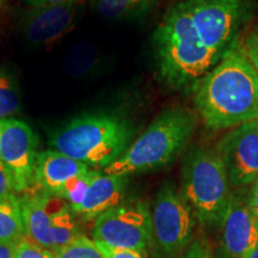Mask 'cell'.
Wrapping results in <instances>:
<instances>
[{"instance_id":"1","label":"cell","mask_w":258,"mask_h":258,"mask_svg":"<svg viewBox=\"0 0 258 258\" xmlns=\"http://www.w3.org/2000/svg\"><path fill=\"white\" fill-rule=\"evenodd\" d=\"M194 103L209 129L258 120V74L243 44L232 46L195 86Z\"/></svg>"},{"instance_id":"2","label":"cell","mask_w":258,"mask_h":258,"mask_svg":"<svg viewBox=\"0 0 258 258\" xmlns=\"http://www.w3.org/2000/svg\"><path fill=\"white\" fill-rule=\"evenodd\" d=\"M153 44L161 80L177 90L195 88L222 56L205 46L178 2L158 25Z\"/></svg>"},{"instance_id":"3","label":"cell","mask_w":258,"mask_h":258,"mask_svg":"<svg viewBox=\"0 0 258 258\" xmlns=\"http://www.w3.org/2000/svg\"><path fill=\"white\" fill-rule=\"evenodd\" d=\"M134 128L122 115L89 112L57 128L49 138L51 150L88 166L105 169L131 146Z\"/></svg>"},{"instance_id":"4","label":"cell","mask_w":258,"mask_h":258,"mask_svg":"<svg viewBox=\"0 0 258 258\" xmlns=\"http://www.w3.org/2000/svg\"><path fill=\"white\" fill-rule=\"evenodd\" d=\"M196 127L189 109L175 106L163 111L114 163L103 169L106 175L129 176L160 169L185 146Z\"/></svg>"},{"instance_id":"5","label":"cell","mask_w":258,"mask_h":258,"mask_svg":"<svg viewBox=\"0 0 258 258\" xmlns=\"http://www.w3.org/2000/svg\"><path fill=\"white\" fill-rule=\"evenodd\" d=\"M182 194L203 226L218 227L232 192L225 165L217 151L195 147L183 165Z\"/></svg>"},{"instance_id":"6","label":"cell","mask_w":258,"mask_h":258,"mask_svg":"<svg viewBox=\"0 0 258 258\" xmlns=\"http://www.w3.org/2000/svg\"><path fill=\"white\" fill-rule=\"evenodd\" d=\"M19 203L25 237L51 252L83 234L77 215L61 198L38 190L25 192Z\"/></svg>"},{"instance_id":"7","label":"cell","mask_w":258,"mask_h":258,"mask_svg":"<svg viewBox=\"0 0 258 258\" xmlns=\"http://www.w3.org/2000/svg\"><path fill=\"white\" fill-rule=\"evenodd\" d=\"M195 214L182 191L165 183L151 209L150 249L156 258H177L191 243Z\"/></svg>"},{"instance_id":"8","label":"cell","mask_w":258,"mask_h":258,"mask_svg":"<svg viewBox=\"0 0 258 258\" xmlns=\"http://www.w3.org/2000/svg\"><path fill=\"white\" fill-rule=\"evenodd\" d=\"M205 46L220 55L235 43L249 17L251 0H177Z\"/></svg>"},{"instance_id":"9","label":"cell","mask_w":258,"mask_h":258,"mask_svg":"<svg viewBox=\"0 0 258 258\" xmlns=\"http://www.w3.org/2000/svg\"><path fill=\"white\" fill-rule=\"evenodd\" d=\"M93 240L147 256L151 244V209L144 201L122 202L95 219Z\"/></svg>"},{"instance_id":"10","label":"cell","mask_w":258,"mask_h":258,"mask_svg":"<svg viewBox=\"0 0 258 258\" xmlns=\"http://www.w3.org/2000/svg\"><path fill=\"white\" fill-rule=\"evenodd\" d=\"M38 139L27 122L9 117L0 120V160L15 192H27L34 184Z\"/></svg>"},{"instance_id":"11","label":"cell","mask_w":258,"mask_h":258,"mask_svg":"<svg viewBox=\"0 0 258 258\" xmlns=\"http://www.w3.org/2000/svg\"><path fill=\"white\" fill-rule=\"evenodd\" d=\"M230 183L235 186L252 184L258 179V120L228 132L218 145Z\"/></svg>"},{"instance_id":"12","label":"cell","mask_w":258,"mask_h":258,"mask_svg":"<svg viewBox=\"0 0 258 258\" xmlns=\"http://www.w3.org/2000/svg\"><path fill=\"white\" fill-rule=\"evenodd\" d=\"M218 227L220 228V258H245L256 246L258 225L246 194L232 192L228 207Z\"/></svg>"},{"instance_id":"13","label":"cell","mask_w":258,"mask_h":258,"mask_svg":"<svg viewBox=\"0 0 258 258\" xmlns=\"http://www.w3.org/2000/svg\"><path fill=\"white\" fill-rule=\"evenodd\" d=\"M78 10V0L31 8L23 16L22 30L27 40L35 46L50 44L73 27Z\"/></svg>"},{"instance_id":"14","label":"cell","mask_w":258,"mask_h":258,"mask_svg":"<svg viewBox=\"0 0 258 258\" xmlns=\"http://www.w3.org/2000/svg\"><path fill=\"white\" fill-rule=\"evenodd\" d=\"M89 171L90 166L86 164L57 151H42L36 157L34 183L42 191L57 196L67 183Z\"/></svg>"},{"instance_id":"15","label":"cell","mask_w":258,"mask_h":258,"mask_svg":"<svg viewBox=\"0 0 258 258\" xmlns=\"http://www.w3.org/2000/svg\"><path fill=\"white\" fill-rule=\"evenodd\" d=\"M127 185V176L106 175L96 171L85 198L72 211L86 220L96 219L104 212L121 205Z\"/></svg>"},{"instance_id":"16","label":"cell","mask_w":258,"mask_h":258,"mask_svg":"<svg viewBox=\"0 0 258 258\" xmlns=\"http://www.w3.org/2000/svg\"><path fill=\"white\" fill-rule=\"evenodd\" d=\"M25 238L21 203L17 196L0 200V243L17 244Z\"/></svg>"},{"instance_id":"17","label":"cell","mask_w":258,"mask_h":258,"mask_svg":"<svg viewBox=\"0 0 258 258\" xmlns=\"http://www.w3.org/2000/svg\"><path fill=\"white\" fill-rule=\"evenodd\" d=\"M153 3L154 0H91L97 12L109 19L139 17L146 14Z\"/></svg>"},{"instance_id":"18","label":"cell","mask_w":258,"mask_h":258,"mask_svg":"<svg viewBox=\"0 0 258 258\" xmlns=\"http://www.w3.org/2000/svg\"><path fill=\"white\" fill-rule=\"evenodd\" d=\"M97 51L88 43H79L71 48L63 60V70L71 77H82L95 67Z\"/></svg>"},{"instance_id":"19","label":"cell","mask_w":258,"mask_h":258,"mask_svg":"<svg viewBox=\"0 0 258 258\" xmlns=\"http://www.w3.org/2000/svg\"><path fill=\"white\" fill-rule=\"evenodd\" d=\"M21 108V93L15 77L0 67V120L11 117Z\"/></svg>"},{"instance_id":"20","label":"cell","mask_w":258,"mask_h":258,"mask_svg":"<svg viewBox=\"0 0 258 258\" xmlns=\"http://www.w3.org/2000/svg\"><path fill=\"white\" fill-rule=\"evenodd\" d=\"M53 253L55 258H104L96 241L84 234L54 251Z\"/></svg>"},{"instance_id":"21","label":"cell","mask_w":258,"mask_h":258,"mask_svg":"<svg viewBox=\"0 0 258 258\" xmlns=\"http://www.w3.org/2000/svg\"><path fill=\"white\" fill-rule=\"evenodd\" d=\"M95 173V170H90L89 172L72 179L63 186L62 190L59 192V195H57V198L64 200L72 209L77 207V206H79L84 198H85L86 191H88L89 185L91 183Z\"/></svg>"},{"instance_id":"22","label":"cell","mask_w":258,"mask_h":258,"mask_svg":"<svg viewBox=\"0 0 258 258\" xmlns=\"http://www.w3.org/2000/svg\"><path fill=\"white\" fill-rule=\"evenodd\" d=\"M15 258H55L51 251L44 249L27 237L16 244Z\"/></svg>"},{"instance_id":"23","label":"cell","mask_w":258,"mask_h":258,"mask_svg":"<svg viewBox=\"0 0 258 258\" xmlns=\"http://www.w3.org/2000/svg\"><path fill=\"white\" fill-rule=\"evenodd\" d=\"M96 244L104 258H146L133 250L116 249V247L108 246V245L99 243V241H96Z\"/></svg>"},{"instance_id":"24","label":"cell","mask_w":258,"mask_h":258,"mask_svg":"<svg viewBox=\"0 0 258 258\" xmlns=\"http://www.w3.org/2000/svg\"><path fill=\"white\" fill-rule=\"evenodd\" d=\"M178 258H213L209 247L202 240H195Z\"/></svg>"},{"instance_id":"25","label":"cell","mask_w":258,"mask_h":258,"mask_svg":"<svg viewBox=\"0 0 258 258\" xmlns=\"http://www.w3.org/2000/svg\"><path fill=\"white\" fill-rule=\"evenodd\" d=\"M243 47L247 57H249L250 62L252 63V66L258 74V30L251 32L249 36L246 37V40H245V44Z\"/></svg>"},{"instance_id":"26","label":"cell","mask_w":258,"mask_h":258,"mask_svg":"<svg viewBox=\"0 0 258 258\" xmlns=\"http://www.w3.org/2000/svg\"><path fill=\"white\" fill-rule=\"evenodd\" d=\"M15 196V189L12 185L11 177L3 161L0 160V200L10 199Z\"/></svg>"},{"instance_id":"27","label":"cell","mask_w":258,"mask_h":258,"mask_svg":"<svg viewBox=\"0 0 258 258\" xmlns=\"http://www.w3.org/2000/svg\"><path fill=\"white\" fill-rule=\"evenodd\" d=\"M247 196H249V205L251 212H252L258 225V179H256L252 183V188H251V191Z\"/></svg>"},{"instance_id":"28","label":"cell","mask_w":258,"mask_h":258,"mask_svg":"<svg viewBox=\"0 0 258 258\" xmlns=\"http://www.w3.org/2000/svg\"><path fill=\"white\" fill-rule=\"evenodd\" d=\"M16 244L0 243V258H15Z\"/></svg>"},{"instance_id":"29","label":"cell","mask_w":258,"mask_h":258,"mask_svg":"<svg viewBox=\"0 0 258 258\" xmlns=\"http://www.w3.org/2000/svg\"><path fill=\"white\" fill-rule=\"evenodd\" d=\"M25 2H27L31 8H40V6L63 4V3L72 2V0H25Z\"/></svg>"},{"instance_id":"30","label":"cell","mask_w":258,"mask_h":258,"mask_svg":"<svg viewBox=\"0 0 258 258\" xmlns=\"http://www.w3.org/2000/svg\"><path fill=\"white\" fill-rule=\"evenodd\" d=\"M245 258H258V241H257L256 246H254L253 249L250 251V253L247 254V256Z\"/></svg>"},{"instance_id":"31","label":"cell","mask_w":258,"mask_h":258,"mask_svg":"<svg viewBox=\"0 0 258 258\" xmlns=\"http://www.w3.org/2000/svg\"><path fill=\"white\" fill-rule=\"evenodd\" d=\"M4 2H5V0H0V5H2Z\"/></svg>"}]
</instances>
